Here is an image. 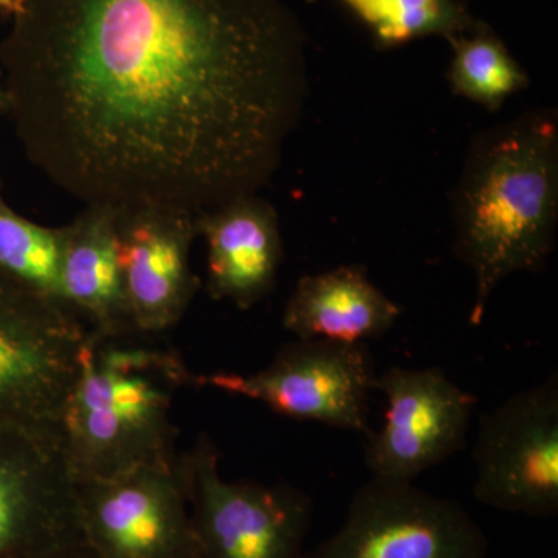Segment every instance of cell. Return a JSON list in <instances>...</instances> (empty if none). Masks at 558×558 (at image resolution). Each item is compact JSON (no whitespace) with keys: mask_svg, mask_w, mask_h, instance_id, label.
<instances>
[{"mask_svg":"<svg viewBox=\"0 0 558 558\" xmlns=\"http://www.w3.org/2000/svg\"><path fill=\"white\" fill-rule=\"evenodd\" d=\"M207 244V289L215 300L250 310L266 299L282 263L277 209L258 194L238 197L196 218Z\"/></svg>","mask_w":558,"mask_h":558,"instance_id":"cell-13","label":"cell"},{"mask_svg":"<svg viewBox=\"0 0 558 558\" xmlns=\"http://www.w3.org/2000/svg\"><path fill=\"white\" fill-rule=\"evenodd\" d=\"M374 391L385 396L387 414L384 427L366 438L371 478L414 483L464 449L478 399L446 371L391 366L377 374Z\"/></svg>","mask_w":558,"mask_h":558,"instance_id":"cell-9","label":"cell"},{"mask_svg":"<svg viewBox=\"0 0 558 558\" xmlns=\"http://www.w3.org/2000/svg\"><path fill=\"white\" fill-rule=\"evenodd\" d=\"M380 47H399L427 36L461 35L476 21L459 0H340Z\"/></svg>","mask_w":558,"mask_h":558,"instance_id":"cell-17","label":"cell"},{"mask_svg":"<svg viewBox=\"0 0 558 558\" xmlns=\"http://www.w3.org/2000/svg\"><path fill=\"white\" fill-rule=\"evenodd\" d=\"M124 295L135 332L157 336L174 328L199 288L191 269L196 216L165 209L120 213Z\"/></svg>","mask_w":558,"mask_h":558,"instance_id":"cell-12","label":"cell"},{"mask_svg":"<svg viewBox=\"0 0 558 558\" xmlns=\"http://www.w3.org/2000/svg\"><path fill=\"white\" fill-rule=\"evenodd\" d=\"M10 98L7 92L5 83H3V73L0 69V113H9Z\"/></svg>","mask_w":558,"mask_h":558,"instance_id":"cell-20","label":"cell"},{"mask_svg":"<svg viewBox=\"0 0 558 558\" xmlns=\"http://www.w3.org/2000/svg\"><path fill=\"white\" fill-rule=\"evenodd\" d=\"M120 211L86 205L62 227L61 295L100 337L140 336L132 325L120 260Z\"/></svg>","mask_w":558,"mask_h":558,"instance_id":"cell-14","label":"cell"},{"mask_svg":"<svg viewBox=\"0 0 558 558\" xmlns=\"http://www.w3.org/2000/svg\"><path fill=\"white\" fill-rule=\"evenodd\" d=\"M81 535L95 558H193L178 462L76 484Z\"/></svg>","mask_w":558,"mask_h":558,"instance_id":"cell-10","label":"cell"},{"mask_svg":"<svg viewBox=\"0 0 558 558\" xmlns=\"http://www.w3.org/2000/svg\"><path fill=\"white\" fill-rule=\"evenodd\" d=\"M38 558H95L94 554L90 553V549L87 548L84 539H80V542L70 543L68 546H62V548L53 550V553L46 554V556Z\"/></svg>","mask_w":558,"mask_h":558,"instance_id":"cell-19","label":"cell"},{"mask_svg":"<svg viewBox=\"0 0 558 558\" xmlns=\"http://www.w3.org/2000/svg\"><path fill=\"white\" fill-rule=\"evenodd\" d=\"M80 539L76 483L60 442L0 428V558H38Z\"/></svg>","mask_w":558,"mask_h":558,"instance_id":"cell-11","label":"cell"},{"mask_svg":"<svg viewBox=\"0 0 558 558\" xmlns=\"http://www.w3.org/2000/svg\"><path fill=\"white\" fill-rule=\"evenodd\" d=\"M447 40L453 50L447 78L458 97L497 112L510 97L527 89L526 70L484 22Z\"/></svg>","mask_w":558,"mask_h":558,"instance_id":"cell-16","label":"cell"},{"mask_svg":"<svg viewBox=\"0 0 558 558\" xmlns=\"http://www.w3.org/2000/svg\"><path fill=\"white\" fill-rule=\"evenodd\" d=\"M473 497L531 519L558 513V376L483 414L473 447Z\"/></svg>","mask_w":558,"mask_h":558,"instance_id":"cell-7","label":"cell"},{"mask_svg":"<svg viewBox=\"0 0 558 558\" xmlns=\"http://www.w3.org/2000/svg\"><path fill=\"white\" fill-rule=\"evenodd\" d=\"M402 310L381 292L363 267L304 275L286 304L282 326L300 340L366 343L384 337Z\"/></svg>","mask_w":558,"mask_h":558,"instance_id":"cell-15","label":"cell"},{"mask_svg":"<svg viewBox=\"0 0 558 558\" xmlns=\"http://www.w3.org/2000/svg\"><path fill=\"white\" fill-rule=\"evenodd\" d=\"M0 61L28 159L120 213L258 194L310 92L282 0H20Z\"/></svg>","mask_w":558,"mask_h":558,"instance_id":"cell-1","label":"cell"},{"mask_svg":"<svg viewBox=\"0 0 558 558\" xmlns=\"http://www.w3.org/2000/svg\"><path fill=\"white\" fill-rule=\"evenodd\" d=\"M87 337L75 312L0 271V428L60 440Z\"/></svg>","mask_w":558,"mask_h":558,"instance_id":"cell-4","label":"cell"},{"mask_svg":"<svg viewBox=\"0 0 558 558\" xmlns=\"http://www.w3.org/2000/svg\"><path fill=\"white\" fill-rule=\"evenodd\" d=\"M306 558H490L483 529L450 498L371 478L343 524Z\"/></svg>","mask_w":558,"mask_h":558,"instance_id":"cell-8","label":"cell"},{"mask_svg":"<svg viewBox=\"0 0 558 558\" xmlns=\"http://www.w3.org/2000/svg\"><path fill=\"white\" fill-rule=\"evenodd\" d=\"M17 7H20V0H0V11L11 14V16L16 13Z\"/></svg>","mask_w":558,"mask_h":558,"instance_id":"cell-21","label":"cell"},{"mask_svg":"<svg viewBox=\"0 0 558 558\" xmlns=\"http://www.w3.org/2000/svg\"><path fill=\"white\" fill-rule=\"evenodd\" d=\"M140 337L112 339L89 329L60 428L76 484L178 462L172 402L196 376L178 352Z\"/></svg>","mask_w":558,"mask_h":558,"instance_id":"cell-3","label":"cell"},{"mask_svg":"<svg viewBox=\"0 0 558 558\" xmlns=\"http://www.w3.org/2000/svg\"><path fill=\"white\" fill-rule=\"evenodd\" d=\"M64 231L22 218L0 194V271L24 288L64 304L61 256Z\"/></svg>","mask_w":558,"mask_h":558,"instance_id":"cell-18","label":"cell"},{"mask_svg":"<svg viewBox=\"0 0 558 558\" xmlns=\"http://www.w3.org/2000/svg\"><path fill=\"white\" fill-rule=\"evenodd\" d=\"M453 253L473 275L470 325L513 274L538 271L556 245L558 119L529 110L473 138L451 197Z\"/></svg>","mask_w":558,"mask_h":558,"instance_id":"cell-2","label":"cell"},{"mask_svg":"<svg viewBox=\"0 0 558 558\" xmlns=\"http://www.w3.org/2000/svg\"><path fill=\"white\" fill-rule=\"evenodd\" d=\"M189 497L193 558H306L314 502L290 484L229 481L207 435L179 453Z\"/></svg>","mask_w":558,"mask_h":558,"instance_id":"cell-5","label":"cell"},{"mask_svg":"<svg viewBox=\"0 0 558 558\" xmlns=\"http://www.w3.org/2000/svg\"><path fill=\"white\" fill-rule=\"evenodd\" d=\"M376 377L366 343L296 339L279 349L258 373L204 374L196 376L194 385L255 400L282 416L368 438Z\"/></svg>","mask_w":558,"mask_h":558,"instance_id":"cell-6","label":"cell"}]
</instances>
